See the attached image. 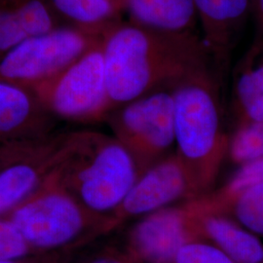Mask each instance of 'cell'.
Wrapping results in <instances>:
<instances>
[{
	"mask_svg": "<svg viewBox=\"0 0 263 263\" xmlns=\"http://www.w3.org/2000/svg\"><path fill=\"white\" fill-rule=\"evenodd\" d=\"M113 109L152 92L171 89L211 55L195 33L168 34L120 22L102 39Z\"/></svg>",
	"mask_w": 263,
	"mask_h": 263,
	"instance_id": "obj_1",
	"label": "cell"
},
{
	"mask_svg": "<svg viewBox=\"0 0 263 263\" xmlns=\"http://www.w3.org/2000/svg\"><path fill=\"white\" fill-rule=\"evenodd\" d=\"M212 58L194 66L171 88L174 99L176 155L197 197L215 190L230 139L224 124L219 83Z\"/></svg>",
	"mask_w": 263,
	"mask_h": 263,
	"instance_id": "obj_2",
	"label": "cell"
},
{
	"mask_svg": "<svg viewBox=\"0 0 263 263\" xmlns=\"http://www.w3.org/2000/svg\"><path fill=\"white\" fill-rule=\"evenodd\" d=\"M66 140L51 176L87 212L114 228L113 215L140 177L135 160L114 136L82 131Z\"/></svg>",
	"mask_w": 263,
	"mask_h": 263,
	"instance_id": "obj_3",
	"label": "cell"
},
{
	"mask_svg": "<svg viewBox=\"0 0 263 263\" xmlns=\"http://www.w3.org/2000/svg\"><path fill=\"white\" fill-rule=\"evenodd\" d=\"M28 246L52 249L70 244L91 230L112 229L111 223L87 212L52 176L47 184L10 213Z\"/></svg>",
	"mask_w": 263,
	"mask_h": 263,
	"instance_id": "obj_4",
	"label": "cell"
},
{
	"mask_svg": "<svg viewBox=\"0 0 263 263\" xmlns=\"http://www.w3.org/2000/svg\"><path fill=\"white\" fill-rule=\"evenodd\" d=\"M113 136L142 173L176 151L174 99L162 89L121 105L107 116Z\"/></svg>",
	"mask_w": 263,
	"mask_h": 263,
	"instance_id": "obj_5",
	"label": "cell"
},
{
	"mask_svg": "<svg viewBox=\"0 0 263 263\" xmlns=\"http://www.w3.org/2000/svg\"><path fill=\"white\" fill-rule=\"evenodd\" d=\"M102 38L68 26L31 36L0 56V81L33 90L73 64Z\"/></svg>",
	"mask_w": 263,
	"mask_h": 263,
	"instance_id": "obj_6",
	"label": "cell"
},
{
	"mask_svg": "<svg viewBox=\"0 0 263 263\" xmlns=\"http://www.w3.org/2000/svg\"><path fill=\"white\" fill-rule=\"evenodd\" d=\"M32 91L53 117L82 122L107 117L112 106L107 92L102 40Z\"/></svg>",
	"mask_w": 263,
	"mask_h": 263,
	"instance_id": "obj_7",
	"label": "cell"
},
{
	"mask_svg": "<svg viewBox=\"0 0 263 263\" xmlns=\"http://www.w3.org/2000/svg\"><path fill=\"white\" fill-rule=\"evenodd\" d=\"M197 239L187 201L138 219L128 231L126 250L139 262L174 263L179 250Z\"/></svg>",
	"mask_w": 263,
	"mask_h": 263,
	"instance_id": "obj_8",
	"label": "cell"
},
{
	"mask_svg": "<svg viewBox=\"0 0 263 263\" xmlns=\"http://www.w3.org/2000/svg\"><path fill=\"white\" fill-rule=\"evenodd\" d=\"M197 197L176 153L142 173L112 216L114 228Z\"/></svg>",
	"mask_w": 263,
	"mask_h": 263,
	"instance_id": "obj_9",
	"label": "cell"
},
{
	"mask_svg": "<svg viewBox=\"0 0 263 263\" xmlns=\"http://www.w3.org/2000/svg\"><path fill=\"white\" fill-rule=\"evenodd\" d=\"M205 43L216 62L226 60L252 11V0H194Z\"/></svg>",
	"mask_w": 263,
	"mask_h": 263,
	"instance_id": "obj_10",
	"label": "cell"
},
{
	"mask_svg": "<svg viewBox=\"0 0 263 263\" xmlns=\"http://www.w3.org/2000/svg\"><path fill=\"white\" fill-rule=\"evenodd\" d=\"M52 117L32 90L0 81V141L39 136Z\"/></svg>",
	"mask_w": 263,
	"mask_h": 263,
	"instance_id": "obj_11",
	"label": "cell"
},
{
	"mask_svg": "<svg viewBox=\"0 0 263 263\" xmlns=\"http://www.w3.org/2000/svg\"><path fill=\"white\" fill-rule=\"evenodd\" d=\"M193 213L200 239L215 245L237 263H263V241L229 216L201 212L192 200Z\"/></svg>",
	"mask_w": 263,
	"mask_h": 263,
	"instance_id": "obj_12",
	"label": "cell"
},
{
	"mask_svg": "<svg viewBox=\"0 0 263 263\" xmlns=\"http://www.w3.org/2000/svg\"><path fill=\"white\" fill-rule=\"evenodd\" d=\"M231 112L235 129L263 121V39L258 37L233 71Z\"/></svg>",
	"mask_w": 263,
	"mask_h": 263,
	"instance_id": "obj_13",
	"label": "cell"
},
{
	"mask_svg": "<svg viewBox=\"0 0 263 263\" xmlns=\"http://www.w3.org/2000/svg\"><path fill=\"white\" fill-rule=\"evenodd\" d=\"M61 26L47 0H0V56L22 41Z\"/></svg>",
	"mask_w": 263,
	"mask_h": 263,
	"instance_id": "obj_14",
	"label": "cell"
},
{
	"mask_svg": "<svg viewBox=\"0 0 263 263\" xmlns=\"http://www.w3.org/2000/svg\"><path fill=\"white\" fill-rule=\"evenodd\" d=\"M129 23L168 34H192L198 22L194 0H125Z\"/></svg>",
	"mask_w": 263,
	"mask_h": 263,
	"instance_id": "obj_15",
	"label": "cell"
},
{
	"mask_svg": "<svg viewBox=\"0 0 263 263\" xmlns=\"http://www.w3.org/2000/svg\"><path fill=\"white\" fill-rule=\"evenodd\" d=\"M64 26L103 37L121 21L122 9L115 0H47Z\"/></svg>",
	"mask_w": 263,
	"mask_h": 263,
	"instance_id": "obj_16",
	"label": "cell"
},
{
	"mask_svg": "<svg viewBox=\"0 0 263 263\" xmlns=\"http://www.w3.org/2000/svg\"><path fill=\"white\" fill-rule=\"evenodd\" d=\"M192 202L201 212L233 218L263 241V182L245 188L229 197L206 194Z\"/></svg>",
	"mask_w": 263,
	"mask_h": 263,
	"instance_id": "obj_17",
	"label": "cell"
},
{
	"mask_svg": "<svg viewBox=\"0 0 263 263\" xmlns=\"http://www.w3.org/2000/svg\"><path fill=\"white\" fill-rule=\"evenodd\" d=\"M36 161L18 159L0 171V216L12 213L46 180V166Z\"/></svg>",
	"mask_w": 263,
	"mask_h": 263,
	"instance_id": "obj_18",
	"label": "cell"
},
{
	"mask_svg": "<svg viewBox=\"0 0 263 263\" xmlns=\"http://www.w3.org/2000/svg\"><path fill=\"white\" fill-rule=\"evenodd\" d=\"M228 157L238 167L263 157V121L236 128L230 139Z\"/></svg>",
	"mask_w": 263,
	"mask_h": 263,
	"instance_id": "obj_19",
	"label": "cell"
},
{
	"mask_svg": "<svg viewBox=\"0 0 263 263\" xmlns=\"http://www.w3.org/2000/svg\"><path fill=\"white\" fill-rule=\"evenodd\" d=\"M259 182H263V157L239 166L221 187L213 190L209 194L216 198L229 197Z\"/></svg>",
	"mask_w": 263,
	"mask_h": 263,
	"instance_id": "obj_20",
	"label": "cell"
},
{
	"mask_svg": "<svg viewBox=\"0 0 263 263\" xmlns=\"http://www.w3.org/2000/svg\"><path fill=\"white\" fill-rule=\"evenodd\" d=\"M174 263H237L206 240L197 239L184 245Z\"/></svg>",
	"mask_w": 263,
	"mask_h": 263,
	"instance_id": "obj_21",
	"label": "cell"
},
{
	"mask_svg": "<svg viewBox=\"0 0 263 263\" xmlns=\"http://www.w3.org/2000/svg\"><path fill=\"white\" fill-rule=\"evenodd\" d=\"M28 247L9 217L0 216V261L16 260L23 257L28 253Z\"/></svg>",
	"mask_w": 263,
	"mask_h": 263,
	"instance_id": "obj_22",
	"label": "cell"
},
{
	"mask_svg": "<svg viewBox=\"0 0 263 263\" xmlns=\"http://www.w3.org/2000/svg\"><path fill=\"white\" fill-rule=\"evenodd\" d=\"M89 263H141L126 249L125 251L108 250L96 255Z\"/></svg>",
	"mask_w": 263,
	"mask_h": 263,
	"instance_id": "obj_23",
	"label": "cell"
},
{
	"mask_svg": "<svg viewBox=\"0 0 263 263\" xmlns=\"http://www.w3.org/2000/svg\"><path fill=\"white\" fill-rule=\"evenodd\" d=\"M252 11L259 30V38L263 39V0H252Z\"/></svg>",
	"mask_w": 263,
	"mask_h": 263,
	"instance_id": "obj_24",
	"label": "cell"
},
{
	"mask_svg": "<svg viewBox=\"0 0 263 263\" xmlns=\"http://www.w3.org/2000/svg\"><path fill=\"white\" fill-rule=\"evenodd\" d=\"M10 163H6V162H4V158L3 157H1V155H0V171L3 169L4 167H6L7 165H9Z\"/></svg>",
	"mask_w": 263,
	"mask_h": 263,
	"instance_id": "obj_25",
	"label": "cell"
},
{
	"mask_svg": "<svg viewBox=\"0 0 263 263\" xmlns=\"http://www.w3.org/2000/svg\"><path fill=\"white\" fill-rule=\"evenodd\" d=\"M115 2L120 6V8H121L123 11V6H124V2H125V0H115Z\"/></svg>",
	"mask_w": 263,
	"mask_h": 263,
	"instance_id": "obj_26",
	"label": "cell"
},
{
	"mask_svg": "<svg viewBox=\"0 0 263 263\" xmlns=\"http://www.w3.org/2000/svg\"><path fill=\"white\" fill-rule=\"evenodd\" d=\"M0 263H18L16 260H5V261H0Z\"/></svg>",
	"mask_w": 263,
	"mask_h": 263,
	"instance_id": "obj_27",
	"label": "cell"
}]
</instances>
